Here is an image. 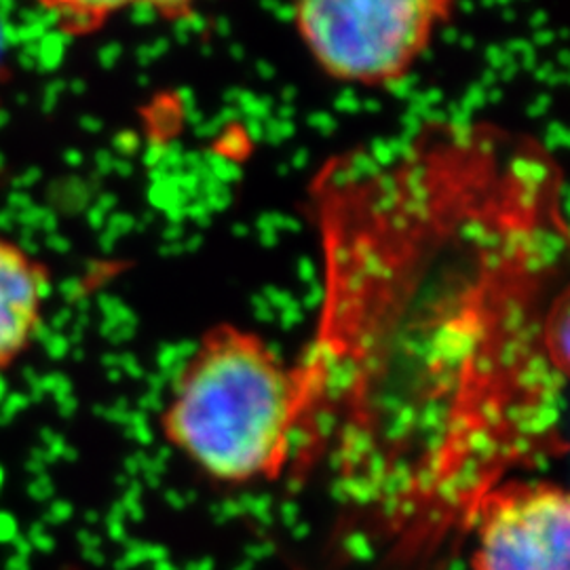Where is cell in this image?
I'll return each instance as SVG.
<instances>
[{
    "label": "cell",
    "instance_id": "obj_1",
    "mask_svg": "<svg viewBox=\"0 0 570 570\" xmlns=\"http://www.w3.org/2000/svg\"><path fill=\"white\" fill-rule=\"evenodd\" d=\"M305 410L303 374L261 334L225 322L184 360L159 428L207 480L237 489L284 473Z\"/></svg>",
    "mask_w": 570,
    "mask_h": 570
},
{
    "label": "cell",
    "instance_id": "obj_3",
    "mask_svg": "<svg viewBox=\"0 0 570 570\" xmlns=\"http://www.w3.org/2000/svg\"><path fill=\"white\" fill-rule=\"evenodd\" d=\"M471 569L570 570V487L510 482L471 511Z\"/></svg>",
    "mask_w": 570,
    "mask_h": 570
},
{
    "label": "cell",
    "instance_id": "obj_5",
    "mask_svg": "<svg viewBox=\"0 0 570 570\" xmlns=\"http://www.w3.org/2000/svg\"><path fill=\"white\" fill-rule=\"evenodd\" d=\"M543 343L551 366L570 381V285L564 287L550 306L543 324Z\"/></svg>",
    "mask_w": 570,
    "mask_h": 570
},
{
    "label": "cell",
    "instance_id": "obj_4",
    "mask_svg": "<svg viewBox=\"0 0 570 570\" xmlns=\"http://www.w3.org/2000/svg\"><path fill=\"white\" fill-rule=\"evenodd\" d=\"M51 292L49 268L0 233V374L37 343Z\"/></svg>",
    "mask_w": 570,
    "mask_h": 570
},
{
    "label": "cell",
    "instance_id": "obj_2",
    "mask_svg": "<svg viewBox=\"0 0 570 570\" xmlns=\"http://www.w3.org/2000/svg\"><path fill=\"white\" fill-rule=\"evenodd\" d=\"M452 9L444 0H308L294 7L292 21L330 79L387 87L428 56Z\"/></svg>",
    "mask_w": 570,
    "mask_h": 570
}]
</instances>
